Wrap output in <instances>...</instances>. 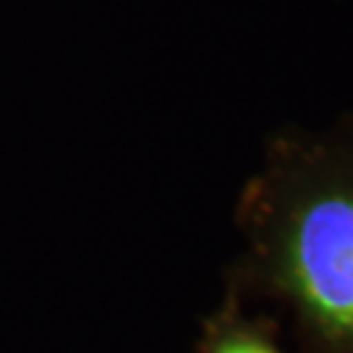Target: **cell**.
<instances>
[{
    "instance_id": "cell-2",
    "label": "cell",
    "mask_w": 353,
    "mask_h": 353,
    "mask_svg": "<svg viewBox=\"0 0 353 353\" xmlns=\"http://www.w3.org/2000/svg\"><path fill=\"white\" fill-rule=\"evenodd\" d=\"M196 353H290L280 341L275 316L252 314L249 303L228 293L223 303L204 319Z\"/></svg>"
},
{
    "instance_id": "cell-1",
    "label": "cell",
    "mask_w": 353,
    "mask_h": 353,
    "mask_svg": "<svg viewBox=\"0 0 353 353\" xmlns=\"http://www.w3.org/2000/svg\"><path fill=\"white\" fill-rule=\"evenodd\" d=\"M228 293L290 316L296 353H353V113L283 126L236 202Z\"/></svg>"
}]
</instances>
